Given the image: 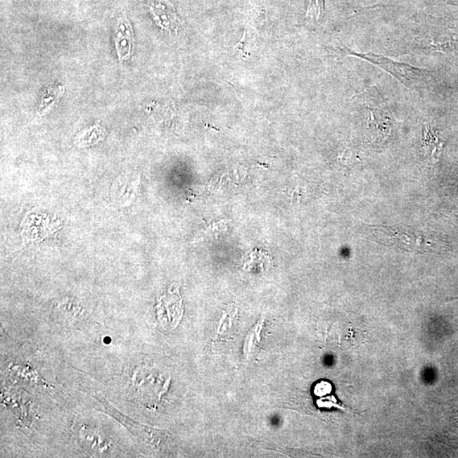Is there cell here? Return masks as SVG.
I'll list each match as a JSON object with an SVG mask.
<instances>
[{
    "label": "cell",
    "instance_id": "3957f363",
    "mask_svg": "<svg viewBox=\"0 0 458 458\" xmlns=\"http://www.w3.org/2000/svg\"><path fill=\"white\" fill-rule=\"evenodd\" d=\"M119 61H123L132 56V47L134 46V34L129 20L122 18L117 26L115 37Z\"/></svg>",
    "mask_w": 458,
    "mask_h": 458
},
{
    "label": "cell",
    "instance_id": "5b68a950",
    "mask_svg": "<svg viewBox=\"0 0 458 458\" xmlns=\"http://www.w3.org/2000/svg\"><path fill=\"white\" fill-rule=\"evenodd\" d=\"M59 92V91H58ZM57 91H53L52 92V96L49 97L48 98H44L42 105H41V107H49L53 104V103L56 102V98L57 97H59V93H58Z\"/></svg>",
    "mask_w": 458,
    "mask_h": 458
},
{
    "label": "cell",
    "instance_id": "277c9868",
    "mask_svg": "<svg viewBox=\"0 0 458 458\" xmlns=\"http://www.w3.org/2000/svg\"><path fill=\"white\" fill-rule=\"evenodd\" d=\"M324 0H309L305 18L311 20H319L324 9Z\"/></svg>",
    "mask_w": 458,
    "mask_h": 458
},
{
    "label": "cell",
    "instance_id": "7a4b0ae2",
    "mask_svg": "<svg viewBox=\"0 0 458 458\" xmlns=\"http://www.w3.org/2000/svg\"><path fill=\"white\" fill-rule=\"evenodd\" d=\"M153 19L158 26L169 32H177L182 26L175 8L169 0H148Z\"/></svg>",
    "mask_w": 458,
    "mask_h": 458
},
{
    "label": "cell",
    "instance_id": "6da1fadb",
    "mask_svg": "<svg viewBox=\"0 0 458 458\" xmlns=\"http://www.w3.org/2000/svg\"><path fill=\"white\" fill-rule=\"evenodd\" d=\"M350 56H356L369 63L379 65L388 73L391 74L402 84L411 89H419L423 84L425 74L422 70L410 65L397 63L381 55L374 53H357L350 51Z\"/></svg>",
    "mask_w": 458,
    "mask_h": 458
}]
</instances>
